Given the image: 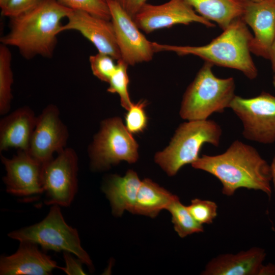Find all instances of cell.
I'll return each instance as SVG.
<instances>
[{"mask_svg": "<svg viewBox=\"0 0 275 275\" xmlns=\"http://www.w3.org/2000/svg\"><path fill=\"white\" fill-rule=\"evenodd\" d=\"M192 167L210 173L221 182L222 193L232 196L240 188L261 190L270 198V166L253 147L234 141L224 153L203 155Z\"/></svg>", "mask_w": 275, "mask_h": 275, "instance_id": "6da1fadb", "label": "cell"}, {"mask_svg": "<svg viewBox=\"0 0 275 275\" xmlns=\"http://www.w3.org/2000/svg\"><path fill=\"white\" fill-rule=\"evenodd\" d=\"M72 9L57 0H43L35 7L10 18L9 32L1 44L17 48L26 59L37 56L51 58L61 32L62 20Z\"/></svg>", "mask_w": 275, "mask_h": 275, "instance_id": "7a4b0ae2", "label": "cell"}, {"mask_svg": "<svg viewBox=\"0 0 275 275\" xmlns=\"http://www.w3.org/2000/svg\"><path fill=\"white\" fill-rule=\"evenodd\" d=\"M253 35L241 17L234 20L223 32L203 46H180L155 42V52L172 51L179 56L194 55L213 65L241 71L250 79L256 78L258 70L251 56Z\"/></svg>", "mask_w": 275, "mask_h": 275, "instance_id": "3957f363", "label": "cell"}, {"mask_svg": "<svg viewBox=\"0 0 275 275\" xmlns=\"http://www.w3.org/2000/svg\"><path fill=\"white\" fill-rule=\"evenodd\" d=\"M213 65L205 62L183 94L179 114L187 121L206 120L212 114L230 108L235 96L233 77L221 78L212 71Z\"/></svg>", "mask_w": 275, "mask_h": 275, "instance_id": "277c9868", "label": "cell"}, {"mask_svg": "<svg viewBox=\"0 0 275 275\" xmlns=\"http://www.w3.org/2000/svg\"><path fill=\"white\" fill-rule=\"evenodd\" d=\"M222 134L220 125L213 120L184 122L176 129L169 146L155 154L154 160L168 175L174 176L182 167L200 157L204 144L218 146Z\"/></svg>", "mask_w": 275, "mask_h": 275, "instance_id": "5b68a950", "label": "cell"}, {"mask_svg": "<svg viewBox=\"0 0 275 275\" xmlns=\"http://www.w3.org/2000/svg\"><path fill=\"white\" fill-rule=\"evenodd\" d=\"M8 236L19 242L35 243L44 251L70 252L90 271L94 269L89 255L81 245L77 230L66 223L59 205H51L47 215L40 222L9 232Z\"/></svg>", "mask_w": 275, "mask_h": 275, "instance_id": "8992f818", "label": "cell"}, {"mask_svg": "<svg viewBox=\"0 0 275 275\" xmlns=\"http://www.w3.org/2000/svg\"><path fill=\"white\" fill-rule=\"evenodd\" d=\"M88 153L92 169L103 171L121 161L135 162L138 144L120 118L111 117L101 122Z\"/></svg>", "mask_w": 275, "mask_h": 275, "instance_id": "52a82bcc", "label": "cell"}, {"mask_svg": "<svg viewBox=\"0 0 275 275\" xmlns=\"http://www.w3.org/2000/svg\"><path fill=\"white\" fill-rule=\"evenodd\" d=\"M230 108L241 121L245 139L264 144L275 142V96L265 92L249 98L235 95Z\"/></svg>", "mask_w": 275, "mask_h": 275, "instance_id": "ba28073f", "label": "cell"}, {"mask_svg": "<svg viewBox=\"0 0 275 275\" xmlns=\"http://www.w3.org/2000/svg\"><path fill=\"white\" fill-rule=\"evenodd\" d=\"M78 156L71 148H65L43 164L42 184L45 203L68 207L78 189Z\"/></svg>", "mask_w": 275, "mask_h": 275, "instance_id": "9c48e42d", "label": "cell"}, {"mask_svg": "<svg viewBox=\"0 0 275 275\" xmlns=\"http://www.w3.org/2000/svg\"><path fill=\"white\" fill-rule=\"evenodd\" d=\"M69 138L67 126L61 118L59 108L47 105L37 116L27 152L43 164L65 148Z\"/></svg>", "mask_w": 275, "mask_h": 275, "instance_id": "30bf717a", "label": "cell"}, {"mask_svg": "<svg viewBox=\"0 0 275 275\" xmlns=\"http://www.w3.org/2000/svg\"><path fill=\"white\" fill-rule=\"evenodd\" d=\"M108 6L121 59L128 65L150 61L155 52L131 17L116 2L106 0Z\"/></svg>", "mask_w": 275, "mask_h": 275, "instance_id": "8fae6325", "label": "cell"}, {"mask_svg": "<svg viewBox=\"0 0 275 275\" xmlns=\"http://www.w3.org/2000/svg\"><path fill=\"white\" fill-rule=\"evenodd\" d=\"M133 19L138 27L147 34L177 24L197 22L208 28L215 26L213 23L197 13L185 0H169L160 5L146 3Z\"/></svg>", "mask_w": 275, "mask_h": 275, "instance_id": "7c38bea8", "label": "cell"}, {"mask_svg": "<svg viewBox=\"0 0 275 275\" xmlns=\"http://www.w3.org/2000/svg\"><path fill=\"white\" fill-rule=\"evenodd\" d=\"M1 159L6 171L3 181L7 193L24 197L43 193V164L27 151L18 150L10 158L1 154Z\"/></svg>", "mask_w": 275, "mask_h": 275, "instance_id": "4fadbf2b", "label": "cell"}, {"mask_svg": "<svg viewBox=\"0 0 275 275\" xmlns=\"http://www.w3.org/2000/svg\"><path fill=\"white\" fill-rule=\"evenodd\" d=\"M66 18L68 21L62 25L61 32H78L93 44L99 52L107 54L117 61L121 59L112 21L76 10H72Z\"/></svg>", "mask_w": 275, "mask_h": 275, "instance_id": "5bb4252c", "label": "cell"}, {"mask_svg": "<svg viewBox=\"0 0 275 275\" xmlns=\"http://www.w3.org/2000/svg\"><path fill=\"white\" fill-rule=\"evenodd\" d=\"M241 18L254 32L250 45L251 52L269 60L275 37V0L243 2Z\"/></svg>", "mask_w": 275, "mask_h": 275, "instance_id": "9a60e30c", "label": "cell"}, {"mask_svg": "<svg viewBox=\"0 0 275 275\" xmlns=\"http://www.w3.org/2000/svg\"><path fill=\"white\" fill-rule=\"evenodd\" d=\"M15 253L0 258L1 275H49L59 266L51 257L28 241H20Z\"/></svg>", "mask_w": 275, "mask_h": 275, "instance_id": "2e32d148", "label": "cell"}, {"mask_svg": "<svg viewBox=\"0 0 275 275\" xmlns=\"http://www.w3.org/2000/svg\"><path fill=\"white\" fill-rule=\"evenodd\" d=\"M37 116L24 106L8 113L0 121V151L15 148L27 151Z\"/></svg>", "mask_w": 275, "mask_h": 275, "instance_id": "e0dca14e", "label": "cell"}, {"mask_svg": "<svg viewBox=\"0 0 275 275\" xmlns=\"http://www.w3.org/2000/svg\"><path fill=\"white\" fill-rule=\"evenodd\" d=\"M264 249L254 247L236 254L221 255L210 261L204 275H260L266 257Z\"/></svg>", "mask_w": 275, "mask_h": 275, "instance_id": "ac0fdd59", "label": "cell"}, {"mask_svg": "<svg viewBox=\"0 0 275 275\" xmlns=\"http://www.w3.org/2000/svg\"><path fill=\"white\" fill-rule=\"evenodd\" d=\"M141 182L137 173L131 170L124 176L112 175L106 179L102 190L114 216H121L125 210L133 212Z\"/></svg>", "mask_w": 275, "mask_h": 275, "instance_id": "d6986e66", "label": "cell"}, {"mask_svg": "<svg viewBox=\"0 0 275 275\" xmlns=\"http://www.w3.org/2000/svg\"><path fill=\"white\" fill-rule=\"evenodd\" d=\"M199 15L216 23L223 30L241 17L243 2L240 0H185Z\"/></svg>", "mask_w": 275, "mask_h": 275, "instance_id": "ffe728a7", "label": "cell"}, {"mask_svg": "<svg viewBox=\"0 0 275 275\" xmlns=\"http://www.w3.org/2000/svg\"><path fill=\"white\" fill-rule=\"evenodd\" d=\"M177 197L151 179H144L141 182L132 213L155 217Z\"/></svg>", "mask_w": 275, "mask_h": 275, "instance_id": "44dd1931", "label": "cell"}, {"mask_svg": "<svg viewBox=\"0 0 275 275\" xmlns=\"http://www.w3.org/2000/svg\"><path fill=\"white\" fill-rule=\"evenodd\" d=\"M12 54L8 46L0 45V114L9 113L13 99Z\"/></svg>", "mask_w": 275, "mask_h": 275, "instance_id": "7402d4cb", "label": "cell"}, {"mask_svg": "<svg viewBox=\"0 0 275 275\" xmlns=\"http://www.w3.org/2000/svg\"><path fill=\"white\" fill-rule=\"evenodd\" d=\"M167 210L171 214L174 230L180 237L204 231L203 225L195 219L186 206L180 202L178 197L172 202Z\"/></svg>", "mask_w": 275, "mask_h": 275, "instance_id": "603a6c76", "label": "cell"}, {"mask_svg": "<svg viewBox=\"0 0 275 275\" xmlns=\"http://www.w3.org/2000/svg\"><path fill=\"white\" fill-rule=\"evenodd\" d=\"M128 65L121 59L117 61L116 69L109 81L108 92L117 93L120 97L121 106L128 110L132 105L128 91L129 78L127 73Z\"/></svg>", "mask_w": 275, "mask_h": 275, "instance_id": "cb8c5ba5", "label": "cell"}, {"mask_svg": "<svg viewBox=\"0 0 275 275\" xmlns=\"http://www.w3.org/2000/svg\"><path fill=\"white\" fill-rule=\"evenodd\" d=\"M57 1L72 10L85 11L106 20H111L109 9L106 0Z\"/></svg>", "mask_w": 275, "mask_h": 275, "instance_id": "d4e9b609", "label": "cell"}, {"mask_svg": "<svg viewBox=\"0 0 275 275\" xmlns=\"http://www.w3.org/2000/svg\"><path fill=\"white\" fill-rule=\"evenodd\" d=\"M186 207L195 219L201 225L212 223L217 216V205L210 200L194 199Z\"/></svg>", "mask_w": 275, "mask_h": 275, "instance_id": "484cf974", "label": "cell"}, {"mask_svg": "<svg viewBox=\"0 0 275 275\" xmlns=\"http://www.w3.org/2000/svg\"><path fill=\"white\" fill-rule=\"evenodd\" d=\"M114 60L110 56L99 52L90 56L89 62L93 74L99 80L108 82L116 68Z\"/></svg>", "mask_w": 275, "mask_h": 275, "instance_id": "4316f807", "label": "cell"}, {"mask_svg": "<svg viewBox=\"0 0 275 275\" xmlns=\"http://www.w3.org/2000/svg\"><path fill=\"white\" fill-rule=\"evenodd\" d=\"M146 101H140L133 103L127 110L125 116V125L131 133L143 132L147 126L148 118L145 112Z\"/></svg>", "mask_w": 275, "mask_h": 275, "instance_id": "83f0119b", "label": "cell"}, {"mask_svg": "<svg viewBox=\"0 0 275 275\" xmlns=\"http://www.w3.org/2000/svg\"><path fill=\"white\" fill-rule=\"evenodd\" d=\"M43 0H9L1 8L3 16L10 18L19 16L31 10Z\"/></svg>", "mask_w": 275, "mask_h": 275, "instance_id": "f1b7e54d", "label": "cell"}, {"mask_svg": "<svg viewBox=\"0 0 275 275\" xmlns=\"http://www.w3.org/2000/svg\"><path fill=\"white\" fill-rule=\"evenodd\" d=\"M63 253L66 265L60 267L59 269L68 275L86 274L82 267L84 263L78 258L68 252Z\"/></svg>", "mask_w": 275, "mask_h": 275, "instance_id": "f546056e", "label": "cell"}, {"mask_svg": "<svg viewBox=\"0 0 275 275\" xmlns=\"http://www.w3.org/2000/svg\"><path fill=\"white\" fill-rule=\"evenodd\" d=\"M116 2L132 18L147 0H112Z\"/></svg>", "mask_w": 275, "mask_h": 275, "instance_id": "4dcf8cb0", "label": "cell"}, {"mask_svg": "<svg viewBox=\"0 0 275 275\" xmlns=\"http://www.w3.org/2000/svg\"><path fill=\"white\" fill-rule=\"evenodd\" d=\"M260 275H275V265L271 263L263 265Z\"/></svg>", "mask_w": 275, "mask_h": 275, "instance_id": "1f68e13d", "label": "cell"}, {"mask_svg": "<svg viewBox=\"0 0 275 275\" xmlns=\"http://www.w3.org/2000/svg\"><path fill=\"white\" fill-rule=\"evenodd\" d=\"M269 60L271 62V68L273 71V72H275V37L273 39L272 43L271 44L270 51H269Z\"/></svg>", "mask_w": 275, "mask_h": 275, "instance_id": "d6a6232c", "label": "cell"}, {"mask_svg": "<svg viewBox=\"0 0 275 275\" xmlns=\"http://www.w3.org/2000/svg\"><path fill=\"white\" fill-rule=\"evenodd\" d=\"M270 166L271 174V182H272L273 189L275 191V155L272 159V162Z\"/></svg>", "mask_w": 275, "mask_h": 275, "instance_id": "836d02e7", "label": "cell"}, {"mask_svg": "<svg viewBox=\"0 0 275 275\" xmlns=\"http://www.w3.org/2000/svg\"><path fill=\"white\" fill-rule=\"evenodd\" d=\"M9 0H0V7L3 8Z\"/></svg>", "mask_w": 275, "mask_h": 275, "instance_id": "e575fe53", "label": "cell"}, {"mask_svg": "<svg viewBox=\"0 0 275 275\" xmlns=\"http://www.w3.org/2000/svg\"><path fill=\"white\" fill-rule=\"evenodd\" d=\"M240 1H241L243 2H258L262 1L263 0H240Z\"/></svg>", "mask_w": 275, "mask_h": 275, "instance_id": "d590c367", "label": "cell"}, {"mask_svg": "<svg viewBox=\"0 0 275 275\" xmlns=\"http://www.w3.org/2000/svg\"><path fill=\"white\" fill-rule=\"evenodd\" d=\"M272 84H273V86L275 89V72H273V77H272Z\"/></svg>", "mask_w": 275, "mask_h": 275, "instance_id": "8d00e7d4", "label": "cell"}]
</instances>
